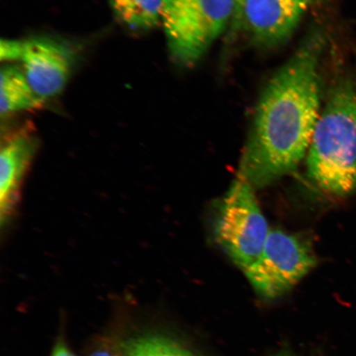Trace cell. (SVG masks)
<instances>
[{"mask_svg":"<svg viewBox=\"0 0 356 356\" xmlns=\"http://www.w3.org/2000/svg\"><path fill=\"white\" fill-rule=\"evenodd\" d=\"M21 61L31 88L42 100L59 95L72 72L74 55L64 42L50 38L25 40Z\"/></svg>","mask_w":356,"mask_h":356,"instance_id":"cell-7","label":"cell"},{"mask_svg":"<svg viewBox=\"0 0 356 356\" xmlns=\"http://www.w3.org/2000/svg\"><path fill=\"white\" fill-rule=\"evenodd\" d=\"M44 102L31 88L24 70L13 65L2 67L0 72V113L2 117L41 108Z\"/></svg>","mask_w":356,"mask_h":356,"instance_id":"cell-9","label":"cell"},{"mask_svg":"<svg viewBox=\"0 0 356 356\" xmlns=\"http://www.w3.org/2000/svg\"><path fill=\"white\" fill-rule=\"evenodd\" d=\"M120 350L122 356H193L176 342L154 335L132 338Z\"/></svg>","mask_w":356,"mask_h":356,"instance_id":"cell-11","label":"cell"},{"mask_svg":"<svg viewBox=\"0 0 356 356\" xmlns=\"http://www.w3.org/2000/svg\"><path fill=\"white\" fill-rule=\"evenodd\" d=\"M39 148V139L29 127L8 133L1 145L0 215L2 226L10 224L19 207L22 186Z\"/></svg>","mask_w":356,"mask_h":356,"instance_id":"cell-8","label":"cell"},{"mask_svg":"<svg viewBox=\"0 0 356 356\" xmlns=\"http://www.w3.org/2000/svg\"><path fill=\"white\" fill-rule=\"evenodd\" d=\"M90 356H122V353L121 350L118 353V351L106 346L97 350Z\"/></svg>","mask_w":356,"mask_h":356,"instance_id":"cell-13","label":"cell"},{"mask_svg":"<svg viewBox=\"0 0 356 356\" xmlns=\"http://www.w3.org/2000/svg\"><path fill=\"white\" fill-rule=\"evenodd\" d=\"M280 356H286V355H280Z\"/></svg>","mask_w":356,"mask_h":356,"instance_id":"cell-17","label":"cell"},{"mask_svg":"<svg viewBox=\"0 0 356 356\" xmlns=\"http://www.w3.org/2000/svg\"><path fill=\"white\" fill-rule=\"evenodd\" d=\"M243 0H235V10L234 13V17L232 19V26L235 24V22L237 21L240 10H241V6L243 3Z\"/></svg>","mask_w":356,"mask_h":356,"instance_id":"cell-15","label":"cell"},{"mask_svg":"<svg viewBox=\"0 0 356 356\" xmlns=\"http://www.w3.org/2000/svg\"><path fill=\"white\" fill-rule=\"evenodd\" d=\"M70 354L64 344L58 343L53 351L52 356H70Z\"/></svg>","mask_w":356,"mask_h":356,"instance_id":"cell-14","label":"cell"},{"mask_svg":"<svg viewBox=\"0 0 356 356\" xmlns=\"http://www.w3.org/2000/svg\"><path fill=\"white\" fill-rule=\"evenodd\" d=\"M315 1H317V0H308V2L311 4L312 3H314Z\"/></svg>","mask_w":356,"mask_h":356,"instance_id":"cell-16","label":"cell"},{"mask_svg":"<svg viewBox=\"0 0 356 356\" xmlns=\"http://www.w3.org/2000/svg\"><path fill=\"white\" fill-rule=\"evenodd\" d=\"M270 231L253 186L239 177L221 200L213 222L218 243L244 270L260 256Z\"/></svg>","mask_w":356,"mask_h":356,"instance_id":"cell-4","label":"cell"},{"mask_svg":"<svg viewBox=\"0 0 356 356\" xmlns=\"http://www.w3.org/2000/svg\"><path fill=\"white\" fill-rule=\"evenodd\" d=\"M316 264L313 249L304 238L275 229L260 256L243 271L258 295L273 300L299 283Z\"/></svg>","mask_w":356,"mask_h":356,"instance_id":"cell-5","label":"cell"},{"mask_svg":"<svg viewBox=\"0 0 356 356\" xmlns=\"http://www.w3.org/2000/svg\"><path fill=\"white\" fill-rule=\"evenodd\" d=\"M307 170L325 193L356 191V80L343 78L329 93L307 154Z\"/></svg>","mask_w":356,"mask_h":356,"instance_id":"cell-2","label":"cell"},{"mask_svg":"<svg viewBox=\"0 0 356 356\" xmlns=\"http://www.w3.org/2000/svg\"><path fill=\"white\" fill-rule=\"evenodd\" d=\"M114 15L131 32H149L162 25L163 0H108Z\"/></svg>","mask_w":356,"mask_h":356,"instance_id":"cell-10","label":"cell"},{"mask_svg":"<svg viewBox=\"0 0 356 356\" xmlns=\"http://www.w3.org/2000/svg\"><path fill=\"white\" fill-rule=\"evenodd\" d=\"M235 0H163L162 26L172 60L197 63L232 22Z\"/></svg>","mask_w":356,"mask_h":356,"instance_id":"cell-3","label":"cell"},{"mask_svg":"<svg viewBox=\"0 0 356 356\" xmlns=\"http://www.w3.org/2000/svg\"><path fill=\"white\" fill-rule=\"evenodd\" d=\"M24 47V41L2 39L0 42V60L2 61L21 60Z\"/></svg>","mask_w":356,"mask_h":356,"instance_id":"cell-12","label":"cell"},{"mask_svg":"<svg viewBox=\"0 0 356 356\" xmlns=\"http://www.w3.org/2000/svg\"><path fill=\"white\" fill-rule=\"evenodd\" d=\"M309 4L308 0H243L232 26L243 28L257 47H277L295 33Z\"/></svg>","mask_w":356,"mask_h":356,"instance_id":"cell-6","label":"cell"},{"mask_svg":"<svg viewBox=\"0 0 356 356\" xmlns=\"http://www.w3.org/2000/svg\"><path fill=\"white\" fill-rule=\"evenodd\" d=\"M323 49L322 35L310 34L261 92L239 170L253 188L288 175L308 154L321 114Z\"/></svg>","mask_w":356,"mask_h":356,"instance_id":"cell-1","label":"cell"}]
</instances>
